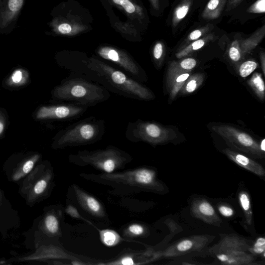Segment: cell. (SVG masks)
<instances>
[{"label":"cell","mask_w":265,"mask_h":265,"mask_svg":"<svg viewBox=\"0 0 265 265\" xmlns=\"http://www.w3.org/2000/svg\"><path fill=\"white\" fill-rule=\"evenodd\" d=\"M265 35V25L259 29L249 38L240 42L242 57L254 50L262 41Z\"/></svg>","instance_id":"cell-21"},{"label":"cell","mask_w":265,"mask_h":265,"mask_svg":"<svg viewBox=\"0 0 265 265\" xmlns=\"http://www.w3.org/2000/svg\"><path fill=\"white\" fill-rule=\"evenodd\" d=\"M116 5L122 8L131 16L143 17V11L141 7L135 4L132 0H111Z\"/></svg>","instance_id":"cell-25"},{"label":"cell","mask_w":265,"mask_h":265,"mask_svg":"<svg viewBox=\"0 0 265 265\" xmlns=\"http://www.w3.org/2000/svg\"><path fill=\"white\" fill-rule=\"evenodd\" d=\"M82 179L111 188L114 195L129 196L140 192L162 193V183L158 179L155 170L148 166H140L111 173H81Z\"/></svg>","instance_id":"cell-1"},{"label":"cell","mask_w":265,"mask_h":265,"mask_svg":"<svg viewBox=\"0 0 265 265\" xmlns=\"http://www.w3.org/2000/svg\"><path fill=\"white\" fill-rule=\"evenodd\" d=\"M214 38V34H210L203 38L197 39V40L195 41V42L177 52L176 55V57L180 59L189 55L193 51L201 49L207 43L213 40Z\"/></svg>","instance_id":"cell-24"},{"label":"cell","mask_w":265,"mask_h":265,"mask_svg":"<svg viewBox=\"0 0 265 265\" xmlns=\"http://www.w3.org/2000/svg\"><path fill=\"white\" fill-rule=\"evenodd\" d=\"M64 260L71 262L74 260H82L89 263V265L94 264L92 261L87 258L78 257L77 255L71 254L64 249L56 246H42L39 248L34 255L20 259L22 261H44L47 260Z\"/></svg>","instance_id":"cell-12"},{"label":"cell","mask_w":265,"mask_h":265,"mask_svg":"<svg viewBox=\"0 0 265 265\" xmlns=\"http://www.w3.org/2000/svg\"><path fill=\"white\" fill-rule=\"evenodd\" d=\"M258 63L254 61H247L244 62L240 66L239 73L241 77L246 78L253 73L257 68Z\"/></svg>","instance_id":"cell-33"},{"label":"cell","mask_w":265,"mask_h":265,"mask_svg":"<svg viewBox=\"0 0 265 265\" xmlns=\"http://www.w3.org/2000/svg\"><path fill=\"white\" fill-rule=\"evenodd\" d=\"M53 96L60 101L88 108L95 107L111 97L110 91L104 86L72 74L56 87Z\"/></svg>","instance_id":"cell-3"},{"label":"cell","mask_w":265,"mask_h":265,"mask_svg":"<svg viewBox=\"0 0 265 265\" xmlns=\"http://www.w3.org/2000/svg\"><path fill=\"white\" fill-rule=\"evenodd\" d=\"M223 152L238 165L260 177L265 176V171L263 167L251 158L228 148L224 149Z\"/></svg>","instance_id":"cell-18"},{"label":"cell","mask_w":265,"mask_h":265,"mask_svg":"<svg viewBox=\"0 0 265 265\" xmlns=\"http://www.w3.org/2000/svg\"><path fill=\"white\" fill-rule=\"evenodd\" d=\"M5 264V262H3V261H1L0 262V265H1V264Z\"/></svg>","instance_id":"cell-49"},{"label":"cell","mask_w":265,"mask_h":265,"mask_svg":"<svg viewBox=\"0 0 265 265\" xmlns=\"http://www.w3.org/2000/svg\"><path fill=\"white\" fill-rule=\"evenodd\" d=\"M193 0H182L173 13L172 24L176 26L186 16L192 4Z\"/></svg>","instance_id":"cell-29"},{"label":"cell","mask_w":265,"mask_h":265,"mask_svg":"<svg viewBox=\"0 0 265 265\" xmlns=\"http://www.w3.org/2000/svg\"><path fill=\"white\" fill-rule=\"evenodd\" d=\"M239 201L243 210L246 222L248 225H251L253 223V213L248 193L245 191L241 192L239 195Z\"/></svg>","instance_id":"cell-31"},{"label":"cell","mask_w":265,"mask_h":265,"mask_svg":"<svg viewBox=\"0 0 265 265\" xmlns=\"http://www.w3.org/2000/svg\"><path fill=\"white\" fill-rule=\"evenodd\" d=\"M196 64V60L193 58L185 59L179 63L181 68L187 71L192 70L195 67Z\"/></svg>","instance_id":"cell-39"},{"label":"cell","mask_w":265,"mask_h":265,"mask_svg":"<svg viewBox=\"0 0 265 265\" xmlns=\"http://www.w3.org/2000/svg\"><path fill=\"white\" fill-rule=\"evenodd\" d=\"M261 60L262 63V70L264 74H265V56L264 52L261 53Z\"/></svg>","instance_id":"cell-45"},{"label":"cell","mask_w":265,"mask_h":265,"mask_svg":"<svg viewBox=\"0 0 265 265\" xmlns=\"http://www.w3.org/2000/svg\"><path fill=\"white\" fill-rule=\"evenodd\" d=\"M229 56L234 62L239 61L242 58L241 50L239 41L235 40L232 43L229 50Z\"/></svg>","instance_id":"cell-35"},{"label":"cell","mask_w":265,"mask_h":265,"mask_svg":"<svg viewBox=\"0 0 265 265\" xmlns=\"http://www.w3.org/2000/svg\"><path fill=\"white\" fill-rule=\"evenodd\" d=\"M250 13L254 14H264L265 12V0H257L247 10Z\"/></svg>","instance_id":"cell-37"},{"label":"cell","mask_w":265,"mask_h":265,"mask_svg":"<svg viewBox=\"0 0 265 265\" xmlns=\"http://www.w3.org/2000/svg\"><path fill=\"white\" fill-rule=\"evenodd\" d=\"M228 1V0H210L203 12L202 17L207 20L218 18Z\"/></svg>","instance_id":"cell-22"},{"label":"cell","mask_w":265,"mask_h":265,"mask_svg":"<svg viewBox=\"0 0 265 265\" xmlns=\"http://www.w3.org/2000/svg\"><path fill=\"white\" fill-rule=\"evenodd\" d=\"M105 123L103 119L91 116L72 124L61 130L53 143V148L83 146L101 140L105 133Z\"/></svg>","instance_id":"cell-5"},{"label":"cell","mask_w":265,"mask_h":265,"mask_svg":"<svg viewBox=\"0 0 265 265\" xmlns=\"http://www.w3.org/2000/svg\"><path fill=\"white\" fill-rule=\"evenodd\" d=\"M96 53L101 58L118 65L135 80L139 82L147 80L146 73L136 61L125 50L105 45L100 46Z\"/></svg>","instance_id":"cell-8"},{"label":"cell","mask_w":265,"mask_h":265,"mask_svg":"<svg viewBox=\"0 0 265 265\" xmlns=\"http://www.w3.org/2000/svg\"><path fill=\"white\" fill-rule=\"evenodd\" d=\"M101 242L106 246L114 247L120 244L123 238L117 232L113 230L98 229Z\"/></svg>","instance_id":"cell-26"},{"label":"cell","mask_w":265,"mask_h":265,"mask_svg":"<svg viewBox=\"0 0 265 265\" xmlns=\"http://www.w3.org/2000/svg\"><path fill=\"white\" fill-rule=\"evenodd\" d=\"M248 84L260 99L264 101L265 88L262 75L258 73L254 74L249 81Z\"/></svg>","instance_id":"cell-30"},{"label":"cell","mask_w":265,"mask_h":265,"mask_svg":"<svg viewBox=\"0 0 265 265\" xmlns=\"http://www.w3.org/2000/svg\"><path fill=\"white\" fill-rule=\"evenodd\" d=\"M73 26L68 22L60 24L58 26L59 32L62 34L69 35L73 33Z\"/></svg>","instance_id":"cell-40"},{"label":"cell","mask_w":265,"mask_h":265,"mask_svg":"<svg viewBox=\"0 0 265 265\" xmlns=\"http://www.w3.org/2000/svg\"><path fill=\"white\" fill-rule=\"evenodd\" d=\"M210 25L208 24L201 29H197L192 32L188 37V42L196 41L201 38L209 30L211 26Z\"/></svg>","instance_id":"cell-38"},{"label":"cell","mask_w":265,"mask_h":265,"mask_svg":"<svg viewBox=\"0 0 265 265\" xmlns=\"http://www.w3.org/2000/svg\"><path fill=\"white\" fill-rule=\"evenodd\" d=\"M4 129V126L3 124L0 123V134L1 133Z\"/></svg>","instance_id":"cell-48"},{"label":"cell","mask_w":265,"mask_h":265,"mask_svg":"<svg viewBox=\"0 0 265 265\" xmlns=\"http://www.w3.org/2000/svg\"><path fill=\"white\" fill-rule=\"evenodd\" d=\"M251 245L244 238L238 236L227 235L224 237L217 245L210 250L211 255L230 254L238 251L249 252Z\"/></svg>","instance_id":"cell-16"},{"label":"cell","mask_w":265,"mask_h":265,"mask_svg":"<svg viewBox=\"0 0 265 265\" xmlns=\"http://www.w3.org/2000/svg\"><path fill=\"white\" fill-rule=\"evenodd\" d=\"M67 203L75 206L81 213L97 222L106 225L110 224V219L104 205L94 195L91 194L76 184L68 189Z\"/></svg>","instance_id":"cell-7"},{"label":"cell","mask_w":265,"mask_h":265,"mask_svg":"<svg viewBox=\"0 0 265 265\" xmlns=\"http://www.w3.org/2000/svg\"><path fill=\"white\" fill-rule=\"evenodd\" d=\"M191 210L195 217L208 224L219 226L221 223L213 206L204 199L194 200L192 204Z\"/></svg>","instance_id":"cell-17"},{"label":"cell","mask_w":265,"mask_h":265,"mask_svg":"<svg viewBox=\"0 0 265 265\" xmlns=\"http://www.w3.org/2000/svg\"><path fill=\"white\" fill-rule=\"evenodd\" d=\"M37 178L30 185L28 200L37 201L48 197L54 187V172L50 165H41L38 167Z\"/></svg>","instance_id":"cell-11"},{"label":"cell","mask_w":265,"mask_h":265,"mask_svg":"<svg viewBox=\"0 0 265 265\" xmlns=\"http://www.w3.org/2000/svg\"><path fill=\"white\" fill-rule=\"evenodd\" d=\"M244 0H228L226 11H228L239 6Z\"/></svg>","instance_id":"cell-43"},{"label":"cell","mask_w":265,"mask_h":265,"mask_svg":"<svg viewBox=\"0 0 265 265\" xmlns=\"http://www.w3.org/2000/svg\"><path fill=\"white\" fill-rule=\"evenodd\" d=\"M153 7L158 10L159 9L158 0H150Z\"/></svg>","instance_id":"cell-46"},{"label":"cell","mask_w":265,"mask_h":265,"mask_svg":"<svg viewBox=\"0 0 265 265\" xmlns=\"http://www.w3.org/2000/svg\"><path fill=\"white\" fill-rule=\"evenodd\" d=\"M23 5V0H9L8 6L12 11H17Z\"/></svg>","instance_id":"cell-42"},{"label":"cell","mask_w":265,"mask_h":265,"mask_svg":"<svg viewBox=\"0 0 265 265\" xmlns=\"http://www.w3.org/2000/svg\"><path fill=\"white\" fill-rule=\"evenodd\" d=\"M218 210L220 213L225 217H231L234 214V210L227 205H221L219 206Z\"/></svg>","instance_id":"cell-41"},{"label":"cell","mask_w":265,"mask_h":265,"mask_svg":"<svg viewBox=\"0 0 265 265\" xmlns=\"http://www.w3.org/2000/svg\"><path fill=\"white\" fill-rule=\"evenodd\" d=\"M214 256L220 262L224 265H251L255 261L254 256L245 251L237 252L231 254H220Z\"/></svg>","instance_id":"cell-19"},{"label":"cell","mask_w":265,"mask_h":265,"mask_svg":"<svg viewBox=\"0 0 265 265\" xmlns=\"http://www.w3.org/2000/svg\"><path fill=\"white\" fill-rule=\"evenodd\" d=\"M70 163L81 167L91 166L103 173H111L125 168L133 158L128 152L114 145L95 150H80L70 154Z\"/></svg>","instance_id":"cell-4"},{"label":"cell","mask_w":265,"mask_h":265,"mask_svg":"<svg viewBox=\"0 0 265 265\" xmlns=\"http://www.w3.org/2000/svg\"><path fill=\"white\" fill-rule=\"evenodd\" d=\"M125 136L130 142H144L152 145L167 143L176 137L175 132L155 122L138 119L128 124Z\"/></svg>","instance_id":"cell-6"},{"label":"cell","mask_w":265,"mask_h":265,"mask_svg":"<svg viewBox=\"0 0 265 265\" xmlns=\"http://www.w3.org/2000/svg\"><path fill=\"white\" fill-rule=\"evenodd\" d=\"M260 147L261 150L263 152H265V139H263L261 141V143L260 144Z\"/></svg>","instance_id":"cell-47"},{"label":"cell","mask_w":265,"mask_h":265,"mask_svg":"<svg viewBox=\"0 0 265 265\" xmlns=\"http://www.w3.org/2000/svg\"><path fill=\"white\" fill-rule=\"evenodd\" d=\"M143 254L137 253V251L132 250L123 252L114 260L105 263H99L98 265H134L144 264Z\"/></svg>","instance_id":"cell-20"},{"label":"cell","mask_w":265,"mask_h":265,"mask_svg":"<svg viewBox=\"0 0 265 265\" xmlns=\"http://www.w3.org/2000/svg\"><path fill=\"white\" fill-rule=\"evenodd\" d=\"M64 212L72 218L84 221L90 224H92L90 221L85 219L77 207L71 203H67L64 208Z\"/></svg>","instance_id":"cell-34"},{"label":"cell","mask_w":265,"mask_h":265,"mask_svg":"<svg viewBox=\"0 0 265 265\" xmlns=\"http://www.w3.org/2000/svg\"><path fill=\"white\" fill-rule=\"evenodd\" d=\"M209 241L206 236H192L172 246L164 252L163 255L166 257H176L190 252L200 251L204 248Z\"/></svg>","instance_id":"cell-15"},{"label":"cell","mask_w":265,"mask_h":265,"mask_svg":"<svg viewBox=\"0 0 265 265\" xmlns=\"http://www.w3.org/2000/svg\"><path fill=\"white\" fill-rule=\"evenodd\" d=\"M39 156L35 155L32 158L26 160L20 165L14 172L12 176L13 181H17L29 174L33 169L35 164L38 160Z\"/></svg>","instance_id":"cell-28"},{"label":"cell","mask_w":265,"mask_h":265,"mask_svg":"<svg viewBox=\"0 0 265 265\" xmlns=\"http://www.w3.org/2000/svg\"><path fill=\"white\" fill-rule=\"evenodd\" d=\"M191 71L181 69L177 62L170 64L166 77V87L170 100H173L176 97L185 82L190 76Z\"/></svg>","instance_id":"cell-13"},{"label":"cell","mask_w":265,"mask_h":265,"mask_svg":"<svg viewBox=\"0 0 265 265\" xmlns=\"http://www.w3.org/2000/svg\"><path fill=\"white\" fill-rule=\"evenodd\" d=\"M163 54L164 47L163 44L161 42L156 43L153 49V57L157 67L161 65Z\"/></svg>","instance_id":"cell-36"},{"label":"cell","mask_w":265,"mask_h":265,"mask_svg":"<svg viewBox=\"0 0 265 265\" xmlns=\"http://www.w3.org/2000/svg\"><path fill=\"white\" fill-rule=\"evenodd\" d=\"M89 67L101 78L102 85L116 94L139 101L153 100L151 90L126 73L95 57L88 58Z\"/></svg>","instance_id":"cell-2"},{"label":"cell","mask_w":265,"mask_h":265,"mask_svg":"<svg viewBox=\"0 0 265 265\" xmlns=\"http://www.w3.org/2000/svg\"><path fill=\"white\" fill-rule=\"evenodd\" d=\"M21 79L22 73L19 71L15 72L12 76V81L15 83H18L20 82L21 80Z\"/></svg>","instance_id":"cell-44"},{"label":"cell","mask_w":265,"mask_h":265,"mask_svg":"<svg viewBox=\"0 0 265 265\" xmlns=\"http://www.w3.org/2000/svg\"><path fill=\"white\" fill-rule=\"evenodd\" d=\"M249 253L253 256L263 255L265 256V239L264 237H260L253 245L251 246L249 249Z\"/></svg>","instance_id":"cell-32"},{"label":"cell","mask_w":265,"mask_h":265,"mask_svg":"<svg viewBox=\"0 0 265 265\" xmlns=\"http://www.w3.org/2000/svg\"><path fill=\"white\" fill-rule=\"evenodd\" d=\"M89 108L75 103H65L42 108L38 118L60 121H71L82 116Z\"/></svg>","instance_id":"cell-10"},{"label":"cell","mask_w":265,"mask_h":265,"mask_svg":"<svg viewBox=\"0 0 265 265\" xmlns=\"http://www.w3.org/2000/svg\"><path fill=\"white\" fill-rule=\"evenodd\" d=\"M64 208L59 205L53 207L46 214L42 229L48 237L59 239L62 237L61 224L64 219Z\"/></svg>","instance_id":"cell-14"},{"label":"cell","mask_w":265,"mask_h":265,"mask_svg":"<svg viewBox=\"0 0 265 265\" xmlns=\"http://www.w3.org/2000/svg\"><path fill=\"white\" fill-rule=\"evenodd\" d=\"M204 77L202 74H195L190 76L180 92L182 95L192 94L203 83Z\"/></svg>","instance_id":"cell-27"},{"label":"cell","mask_w":265,"mask_h":265,"mask_svg":"<svg viewBox=\"0 0 265 265\" xmlns=\"http://www.w3.org/2000/svg\"><path fill=\"white\" fill-rule=\"evenodd\" d=\"M213 130L234 148L245 152L255 158H263V152L258 143L246 132L230 126L214 127Z\"/></svg>","instance_id":"cell-9"},{"label":"cell","mask_w":265,"mask_h":265,"mask_svg":"<svg viewBox=\"0 0 265 265\" xmlns=\"http://www.w3.org/2000/svg\"><path fill=\"white\" fill-rule=\"evenodd\" d=\"M147 228L143 224L133 222L128 224L123 229V235L125 238L143 237L147 234Z\"/></svg>","instance_id":"cell-23"}]
</instances>
